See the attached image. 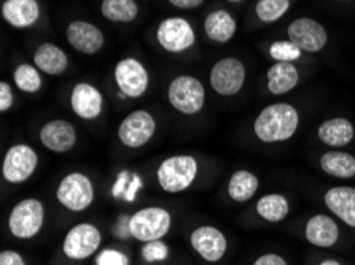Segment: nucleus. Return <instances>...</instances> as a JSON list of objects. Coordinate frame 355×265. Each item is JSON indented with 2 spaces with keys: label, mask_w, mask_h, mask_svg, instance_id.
I'll list each match as a JSON object with an SVG mask.
<instances>
[{
  "label": "nucleus",
  "mask_w": 355,
  "mask_h": 265,
  "mask_svg": "<svg viewBox=\"0 0 355 265\" xmlns=\"http://www.w3.org/2000/svg\"><path fill=\"white\" fill-rule=\"evenodd\" d=\"M300 127V113L287 102L263 108L254 121V134L261 143H282L293 138Z\"/></svg>",
  "instance_id": "1"
},
{
  "label": "nucleus",
  "mask_w": 355,
  "mask_h": 265,
  "mask_svg": "<svg viewBox=\"0 0 355 265\" xmlns=\"http://www.w3.org/2000/svg\"><path fill=\"white\" fill-rule=\"evenodd\" d=\"M199 162L191 154H174L159 162L157 169L158 186L168 194H180L196 181Z\"/></svg>",
  "instance_id": "2"
},
{
  "label": "nucleus",
  "mask_w": 355,
  "mask_h": 265,
  "mask_svg": "<svg viewBox=\"0 0 355 265\" xmlns=\"http://www.w3.org/2000/svg\"><path fill=\"white\" fill-rule=\"evenodd\" d=\"M45 205L35 197L19 200L8 214V232L18 240H32L45 226Z\"/></svg>",
  "instance_id": "3"
},
{
  "label": "nucleus",
  "mask_w": 355,
  "mask_h": 265,
  "mask_svg": "<svg viewBox=\"0 0 355 265\" xmlns=\"http://www.w3.org/2000/svg\"><path fill=\"white\" fill-rule=\"evenodd\" d=\"M168 102L180 115L196 116L206 105V88L193 75H179L168 86Z\"/></svg>",
  "instance_id": "4"
},
{
  "label": "nucleus",
  "mask_w": 355,
  "mask_h": 265,
  "mask_svg": "<svg viewBox=\"0 0 355 265\" xmlns=\"http://www.w3.org/2000/svg\"><path fill=\"white\" fill-rule=\"evenodd\" d=\"M96 199L94 185L83 172H71L59 181L56 200L61 207L72 213H83L93 205Z\"/></svg>",
  "instance_id": "5"
},
{
  "label": "nucleus",
  "mask_w": 355,
  "mask_h": 265,
  "mask_svg": "<svg viewBox=\"0 0 355 265\" xmlns=\"http://www.w3.org/2000/svg\"><path fill=\"white\" fill-rule=\"evenodd\" d=\"M129 227L132 239L141 243L163 240L172 227V214L164 207H145L131 216Z\"/></svg>",
  "instance_id": "6"
},
{
  "label": "nucleus",
  "mask_w": 355,
  "mask_h": 265,
  "mask_svg": "<svg viewBox=\"0 0 355 265\" xmlns=\"http://www.w3.org/2000/svg\"><path fill=\"white\" fill-rule=\"evenodd\" d=\"M155 37L158 45L169 54H184L196 43L195 27L182 16H169L161 21Z\"/></svg>",
  "instance_id": "7"
},
{
  "label": "nucleus",
  "mask_w": 355,
  "mask_h": 265,
  "mask_svg": "<svg viewBox=\"0 0 355 265\" xmlns=\"http://www.w3.org/2000/svg\"><path fill=\"white\" fill-rule=\"evenodd\" d=\"M157 129L158 124L155 116L148 110L141 108V110H134L123 118L116 129V137L125 148L139 149L152 142Z\"/></svg>",
  "instance_id": "8"
},
{
  "label": "nucleus",
  "mask_w": 355,
  "mask_h": 265,
  "mask_svg": "<svg viewBox=\"0 0 355 265\" xmlns=\"http://www.w3.org/2000/svg\"><path fill=\"white\" fill-rule=\"evenodd\" d=\"M39 167V154L28 143L10 146L2 161V178L8 185H23Z\"/></svg>",
  "instance_id": "9"
},
{
  "label": "nucleus",
  "mask_w": 355,
  "mask_h": 265,
  "mask_svg": "<svg viewBox=\"0 0 355 265\" xmlns=\"http://www.w3.org/2000/svg\"><path fill=\"white\" fill-rule=\"evenodd\" d=\"M102 232L98 226L80 223L69 229L62 241L64 256L71 261H85L101 251Z\"/></svg>",
  "instance_id": "10"
},
{
  "label": "nucleus",
  "mask_w": 355,
  "mask_h": 265,
  "mask_svg": "<svg viewBox=\"0 0 355 265\" xmlns=\"http://www.w3.org/2000/svg\"><path fill=\"white\" fill-rule=\"evenodd\" d=\"M247 68L238 57L228 56L214 64L209 73V83L214 93L223 97L239 94L245 84Z\"/></svg>",
  "instance_id": "11"
},
{
  "label": "nucleus",
  "mask_w": 355,
  "mask_h": 265,
  "mask_svg": "<svg viewBox=\"0 0 355 265\" xmlns=\"http://www.w3.org/2000/svg\"><path fill=\"white\" fill-rule=\"evenodd\" d=\"M115 84L123 99H141L148 91L150 75L147 67L136 57H125L114 70Z\"/></svg>",
  "instance_id": "12"
},
{
  "label": "nucleus",
  "mask_w": 355,
  "mask_h": 265,
  "mask_svg": "<svg viewBox=\"0 0 355 265\" xmlns=\"http://www.w3.org/2000/svg\"><path fill=\"white\" fill-rule=\"evenodd\" d=\"M288 40L300 46L303 53H320L328 43V32L319 21L308 16L293 19L287 27Z\"/></svg>",
  "instance_id": "13"
},
{
  "label": "nucleus",
  "mask_w": 355,
  "mask_h": 265,
  "mask_svg": "<svg viewBox=\"0 0 355 265\" xmlns=\"http://www.w3.org/2000/svg\"><path fill=\"white\" fill-rule=\"evenodd\" d=\"M190 245L199 257L209 264L222 261L228 251V239L218 227L199 226L190 234Z\"/></svg>",
  "instance_id": "14"
},
{
  "label": "nucleus",
  "mask_w": 355,
  "mask_h": 265,
  "mask_svg": "<svg viewBox=\"0 0 355 265\" xmlns=\"http://www.w3.org/2000/svg\"><path fill=\"white\" fill-rule=\"evenodd\" d=\"M42 146L55 154H66L72 151L78 142V134L73 124L67 120L46 121L39 131Z\"/></svg>",
  "instance_id": "15"
},
{
  "label": "nucleus",
  "mask_w": 355,
  "mask_h": 265,
  "mask_svg": "<svg viewBox=\"0 0 355 265\" xmlns=\"http://www.w3.org/2000/svg\"><path fill=\"white\" fill-rule=\"evenodd\" d=\"M66 40L75 51L86 56L98 54L105 45L104 32L86 19H73L67 24Z\"/></svg>",
  "instance_id": "16"
},
{
  "label": "nucleus",
  "mask_w": 355,
  "mask_h": 265,
  "mask_svg": "<svg viewBox=\"0 0 355 265\" xmlns=\"http://www.w3.org/2000/svg\"><path fill=\"white\" fill-rule=\"evenodd\" d=\"M69 102H71L75 116H78L83 121L98 120L104 111V94L88 81H80L73 86Z\"/></svg>",
  "instance_id": "17"
},
{
  "label": "nucleus",
  "mask_w": 355,
  "mask_h": 265,
  "mask_svg": "<svg viewBox=\"0 0 355 265\" xmlns=\"http://www.w3.org/2000/svg\"><path fill=\"white\" fill-rule=\"evenodd\" d=\"M42 7L39 0H3L2 18L15 29H31L39 23Z\"/></svg>",
  "instance_id": "18"
},
{
  "label": "nucleus",
  "mask_w": 355,
  "mask_h": 265,
  "mask_svg": "<svg viewBox=\"0 0 355 265\" xmlns=\"http://www.w3.org/2000/svg\"><path fill=\"white\" fill-rule=\"evenodd\" d=\"M304 237L315 248H331L340 240V226L331 216L314 214L304 226Z\"/></svg>",
  "instance_id": "19"
},
{
  "label": "nucleus",
  "mask_w": 355,
  "mask_h": 265,
  "mask_svg": "<svg viewBox=\"0 0 355 265\" xmlns=\"http://www.w3.org/2000/svg\"><path fill=\"white\" fill-rule=\"evenodd\" d=\"M324 203L341 223L355 229V188H330L324 194Z\"/></svg>",
  "instance_id": "20"
},
{
  "label": "nucleus",
  "mask_w": 355,
  "mask_h": 265,
  "mask_svg": "<svg viewBox=\"0 0 355 265\" xmlns=\"http://www.w3.org/2000/svg\"><path fill=\"white\" fill-rule=\"evenodd\" d=\"M204 32L211 42L217 45H225L234 39L236 32H238V21L228 10H212L204 19Z\"/></svg>",
  "instance_id": "21"
},
{
  "label": "nucleus",
  "mask_w": 355,
  "mask_h": 265,
  "mask_svg": "<svg viewBox=\"0 0 355 265\" xmlns=\"http://www.w3.org/2000/svg\"><path fill=\"white\" fill-rule=\"evenodd\" d=\"M34 66L40 70L42 73L50 75V77H59L66 72L69 67V56L61 46L55 43H42L37 48L34 56H32Z\"/></svg>",
  "instance_id": "22"
},
{
  "label": "nucleus",
  "mask_w": 355,
  "mask_h": 265,
  "mask_svg": "<svg viewBox=\"0 0 355 265\" xmlns=\"http://www.w3.org/2000/svg\"><path fill=\"white\" fill-rule=\"evenodd\" d=\"M317 137L324 145L341 149L343 146L351 143L355 137L354 124L346 118H330L317 129Z\"/></svg>",
  "instance_id": "23"
},
{
  "label": "nucleus",
  "mask_w": 355,
  "mask_h": 265,
  "mask_svg": "<svg viewBox=\"0 0 355 265\" xmlns=\"http://www.w3.org/2000/svg\"><path fill=\"white\" fill-rule=\"evenodd\" d=\"M268 91L272 95H284L300 83V72L295 62H274L266 73Z\"/></svg>",
  "instance_id": "24"
},
{
  "label": "nucleus",
  "mask_w": 355,
  "mask_h": 265,
  "mask_svg": "<svg viewBox=\"0 0 355 265\" xmlns=\"http://www.w3.org/2000/svg\"><path fill=\"white\" fill-rule=\"evenodd\" d=\"M320 169L328 176L349 180L355 176V156L343 149H330L320 156Z\"/></svg>",
  "instance_id": "25"
},
{
  "label": "nucleus",
  "mask_w": 355,
  "mask_h": 265,
  "mask_svg": "<svg viewBox=\"0 0 355 265\" xmlns=\"http://www.w3.org/2000/svg\"><path fill=\"white\" fill-rule=\"evenodd\" d=\"M260 188V180L255 173L250 170L239 169L230 176L227 191L228 197L236 203H245L255 197V194Z\"/></svg>",
  "instance_id": "26"
},
{
  "label": "nucleus",
  "mask_w": 355,
  "mask_h": 265,
  "mask_svg": "<svg viewBox=\"0 0 355 265\" xmlns=\"http://www.w3.org/2000/svg\"><path fill=\"white\" fill-rule=\"evenodd\" d=\"M257 213L268 223H281L290 213V202L284 194L271 192L258 199Z\"/></svg>",
  "instance_id": "27"
},
{
  "label": "nucleus",
  "mask_w": 355,
  "mask_h": 265,
  "mask_svg": "<svg viewBox=\"0 0 355 265\" xmlns=\"http://www.w3.org/2000/svg\"><path fill=\"white\" fill-rule=\"evenodd\" d=\"M101 13L110 23L128 24L139 16V5L136 0H102Z\"/></svg>",
  "instance_id": "28"
},
{
  "label": "nucleus",
  "mask_w": 355,
  "mask_h": 265,
  "mask_svg": "<svg viewBox=\"0 0 355 265\" xmlns=\"http://www.w3.org/2000/svg\"><path fill=\"white\" fill-rule=\"evenodd\" d=\"M13 83L21 93L24 94H37L43 88L42 72L34 64L23 62L16 66L13 72Z\"/></svg>",
  "instance_id": "29"
},
{
  "label": "nucleus",
  "mask_w": 355,
  "mask_h": 265,
  "mask_svg": "<svg viewBox=\"0 0 355 265\" xmlns=\"http://www.w3.org/2000/svg\"><path fill=\"white\" fill-rule=\"evenodd\" d=\"M290 10V0H258L255 5L257 18L265 24L276 23Z\"/></svg>",
  "instance_id": "30"
},
{
  "label": "nucleus",
  "mask_w": 355,
  "mask_h": 265,
  "mask_svg": "<svg viewBox=\"0 0 355 265\" xmlns=\"http://www.w3.org/2000/svg\"><path fill=\"white\" fill-rule=\"evenodd\" d=\"M303 51L292 40H277L271 43L270 56L276 62H295L301 57Z\"/></svg>",
  "instance_id": "31"
},
{
  "label": "nucleus",
  "mask_w": 355,
  "mask_h": 265,
  "mask_svg": "<svg viewBox=\"0 0 355 265\" xmlns=\"http://www.w3.org/2000/svg\"><path fill=\"white\" fill-rule=\"evenodd\" d=\"M141 256L145 262H163L169 257V246L166 245L164 240L144 243Z\"/></svg>",
  "instance_id": "32"
},
{
  "label": "nucleus",
  "mask_w": 355,
  "mask_h": 265,
  "mask_svg": "<svg viewBox=\"0 0 355 265\" xmlns=\"http://www.w3.org/2000/svg\"><path fill=\"white\" fill-rule=\"evenodd\" d=\"M129 257L115 248H104L96 256V265H129Z\"/></svg>",
  "instance_id": "33"
},
{
  "label": "nucleus",
  "mask_w": 355,
  "mask_h": 265,
  "mask_svg": "<svg viewBox=\"0 0 355 265\" xmlns=\"http://www.w3.org/2000/svg\"><path fill=\"white\" fill-rule=\"evenodd\" d=\"M15 105V93L12 84L7 81H0V111L7 113Z\"/></svg>",
  "instance_id": "34"
},
{
  "label": "nucleus",
  "mask_w": 355,
  "mask_h": 265,
  "mask_svg": "<svg viewBox=\"0 0 355 265\" xmlns=\"http://www.w3.org/2000/svg\"><path fill=\"white\" fill-rule=\"evenodd\" d=\"M131 176H132V173L129 170H121L120 173H118L114 186H112V197H115V199L125 197V192L128 189L129 181H131Z\"/></svg>",
  "instance_id": "35"
},
{
  "label": "nucleus",
  "mask_w": 355,
  "mask_h": 265,
  "mask_svg": "<svg viewBox=\"0 0 355 265\" xmlns=\"http://www.w3.org/2000/svg\"><path fill=\"white\" fill-rule=\"evenodd\" d=\"M129 219H131V216H120L115 226L112 227V234H114L118 240L132 239L131 227H129Z\"/></svg>",
  "instance_id": "36"
},
{
  "label": "nucleus",
  "mask_w": 355,
  "mask_h": 265,
  "mask_svg": "<svg viewBox=\"0 0 355 265\" xmlns=\"http://www.w3.org/2000/svg\"><path fill=\"white\" fill-rule=\"evenodd\" d=\"M142 188H144V181H142L141 175H137V173H132L131 181H129V185H128V189H126L125 197H123V200H125V202H128V203H132L134 200H136L137 194H139V191H141Z\"/></svg>",
  "instance_id": "37"
},
{
  "label": "nucleus",
  "mask_w": 355,
  "mask_h": 265,
  "mask_svg": "<svg viewBox=\"0 0 355 265\" xmlns=\"http://www.w3.org/2000/svg\"><path fill=\"white\" fill-rule=\"evenodd\" d=\"M0 265H26V261L18 251L5 250L0 253Z\"/></svg>",
  "instance_id": "38"
},
{
  "label": "nucleus",
  "mask_w": 355,
  "mask_h": 265,
  "mask_svg": "<svg viewBox=\"0 0 355 265\" xmlns=\"http://www.w3.org/2000/svg\"><path fill=\"white\" fill-rule=\"evenodd\" d=\"M252 265H288L287 261L281 256V254L276 253H266L263 256L257 257L255 262Z\"/></svg>",
  "instance_id": "39"
},
{
  "label": "nucleus",
  "mask_w": 355,
  "mask_h": 265,
  "mask_svg": "<svg viewBox=\"0 0 355 265\" xmlns=\"http://www.w3.org/2000/svg\"><path fill=\"white\" fill-rule=\"evenodd\" d=\"M169 3L179 10H195L201 7L204 0H169Z\"/></svg>",
  "instance_id": "40"
},
{
  "label": "nucleus",
  "mask_w": 355,
  "mask_h": 265,
  "mask_svg": "<svg viewBox=\"0 0 355 265\" xmlns=\"http://www.w3.org/2000/svg\"><path fill=\"white\" fill-rule=\"evenodd\" d=\"M319 265H343V264L338 262L336 259H325V261H322Z\"/></svg>",
  "instance_id": "41"
},
{
  "label": "nucleus",
  "mask_w": 355,
  "mask_h": 265,
  "mask_svg": "<svg viewBox=\"0 0 355 265\" xmlns=\"http://www.w3.org/2000/svg\"><path fill=\"white\" fill-rule=\"evenodd\" d=\"M227 2H230V3H241V2H244V0H227Z\"/></svg>",
  "instance_id": "42"
},
{
  "label": "nucleus",
  "mask_w": 355,
  "mask_h": 265,
  "mask_svg": "<svg viewBox=\"0 0 355 265\" xmlns=\"http://www.w3.org/2000/svg\"><path fill=\"white\" fill-rule=\"evenodd\" d=\"M341 2H349V0H341Z\"/></svg>",
  "instance_id": "43"
}]
</instances>
